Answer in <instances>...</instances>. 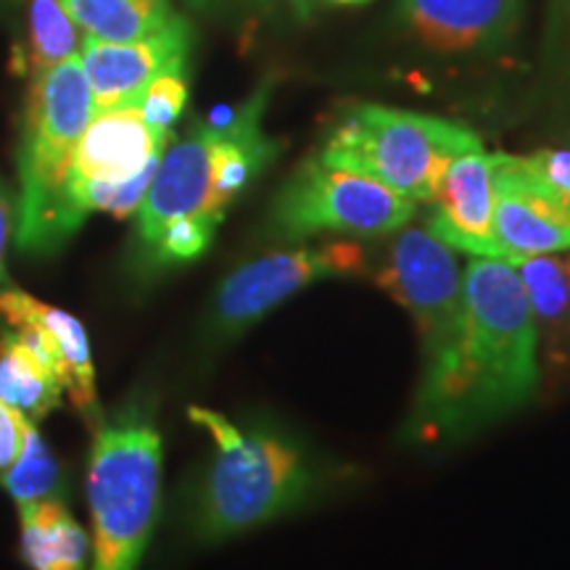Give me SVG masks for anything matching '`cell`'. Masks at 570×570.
<instances>
[{"mask_svg": "<svg viewBox=\"0 0 570 570\" xmlns=\"http://www.w3.org/2000/svg\"><path fill=\"white\" fill-rule=\"evenodd\" d=\"M465 327L452 367L415 399L410 436L425 444L468 436L533 402L541 383L539 336L518 269L475 256L462 269Z\"/></svg>", "mask_w": 570, "mask_h": 570, "instance_id": "1", "label": "cell"}, {"mask_svg": "<svg viewBox=\"0 0 570 570\" xmlns=\"http://www.w3.org/2000/svg\"><path fill=\"white\" fill-rule=\"evenodd\" d=\"M96 106L80 56L32 77L19 146L17 246L51 254L80 230L85 217L71 202L75 154Z\"/></svg>", "mask_w": 570, "mask_h": 570, "instance_id": "2", "label": "cell"}, {"mask_svg": "<svg viewBox=\"0 0 570 570\" xmlns=\"http://www.w3.org/2000/svg\"><path fill=\"white\" fill-rule=\"evenodd\" d=\"M217 454L194 508V537L204 544L244 537L296 510L312 489V468L294 441L273 428L244 431L219 412L190 407Z\"/></svg>", "mask_w": 570, "mask_h": 570, "instance_id": "3", "label": "cell"}, {"mask_svg": "<svg viewBox=\"0 0 570 570\" xmlns=\"http://www.w3.org/2000/svg\"><path fill=\"white\" fill-rule=\"evenodd\" d=\"M161 487V436L140 410L96 431L88 468L90 570H140Z\"/></svg>", "mask_w": 570, "mask_h": 570, "instance_id": "4", "label": "cell"}, {"mask_svg": "<svg viewBox=\"0 0 570 570\" xmlns=\"http://www.w3.org/2000/svg\"><path fill=\"white\" fill-rule=\"evenodd\" d=\"M483 148L470 127L425 114L360 104L341 114L320 159L389 185L415 204H431L446 167Z\"/></svg>", "mask_w": 570, "mask_h": 570, "instance_id": "5", "label": "cell"}, {"mask_svg": "<svg viewBox=\"0 0 570 570\" xmlns=\"http://www.w3.org/2000/svg\"><path fill=\"white\" fill-rule=\"evenodd\" d=\"M375 281L415 323L423 354L415 399L433 394L458 356L465 327L462 269L454 248L428 227H407L396 235Z\"/></svg>", "mask_w": 570, "mask_h": 570, "instance_id": "6", "label": "cell"}, {"mask_svg": "<svg viewBox=\"0 0 570 570\" xmlns=\"http://www.w3.org/2000/svg\"><path fill=\"white\" fill-rule=\"evenodd\" d=\"M417 204L373 177L309 159L275 198L273 225L285 240L320 233L389 235L407 227Z\"/></svg>", "mask_w": 570, "mask_h": 570, "instance_id": "7", "label": "cell"}, {"mask_svg": "<svg viewBox=\"0 0 570 570\" xmlns=\"http://www.w3.org/2000/svg\"><path fill=\"white\" fill-rule=\"evenodd\" d=\"M365 248L354 240H331L323 246H298L273 252L233 269L214 296L212 325L223 336H235L267 312L288 302L306 285L327 277H356L365 273Z\"/></svg>", "mask_w": 570, "mask_h": 570, "instance_id": "8", "label": "cell"}, {"mask_svg": "<svg viewBox=\"0 0 570 570\" xmlns=\"http://www.w3.org/2000/svg\"><path fill=\"white\" fill-rule=\"evenodd\" d=\"M214 159H217V130L198 122L183 140L164 148L154 180L138 209V238L142 248L156 240L175 219L198 217L219 227L225 206L214 188Z\"/></svg>", "mask_w": 570, "mask_h": 570, "instance_id": "9", "label": "cell"}, {"mask_svg": "<svg viewBox=\"0 0 570 570\" xmlns=\"http://www.w3.org/2000/svg\"><path fill=\"white\" fill-rule=\"evenodd\" d=\"M0 317L59 373L71 407L88 423H101L96 367L80 320L17 288H0Z\"/></svg>", "mask_w": 570, "mask_h": 570, "instance_id": "10", "label": "cell"}, {"mask_svg": "<svg viewBox=\"0 0 570 570\" xmlns=\"http://www.w3.org/2000/svg\"><path fill=\"white\" fill-rule=\"evenodd\" d=\"M194 27L175 17L159 32L132 42H104L85 38L80 63L88 77L96 111L135 104L140 92L164 71L188 69Z\"/></svg>", "mask_w": 570, "mask_h": 570, "instance_id": "11", "label": "cell"}, {"mask_svg": "<svg viewBox=\"0 0 570 570\" xmlns=\"http://www.w3.org/2000/svg\"><path fill=\"white\" fill-rule=\"evenodd\" d=\"M494 167L483 148L454 159L441 177L428 230L454 252L494 259Z\"/></svg>", "mask_w": 570, "mask_h": 570, "instance_id": "12", "label": "cell"}, {"mask_svg": "<svg viewBox=\"0 0 570 570\" xmlns=\"http://www.w3.org/2000/svg\"><path fill=\"white\" fill-rule=\"evenodd\" d=\"M410 30L441 53L508 46L523 24V0H399Z\"/></svg>", "mask_w": 570, "mask_h": 570, "instance_id": "13", "label": "cell"}, {"mask_svg": "<svg viewBox=\"0 0 570 570\" xmlns=\"http://www.w3.org/2000/svg\"><path fill=\"white\" fill-rule=\"evenodd\" d=\"M169 142L173 135L156 132L138 104L96 111L77 146L71 180L125 183L159 161Z\"/></svg>", "mask_w": 570, "mask_h": 570, "instance_id": "14", "label": "cell"}, {"mask_svg": "<svg viewBox=\"0 0 570 570\" xmlns=\"http://www.w3.org/2000/svg\"><path fill=\"white\" fill-rule=\"evenodd\" d=\"M529 298L537 325L539 352L552 381L570 377V283L566 259L558 254H541L512 265Z\"/></svg>", "mask_w": 570, "mask_h": 570, "instance_id": "15", "label": "cell"}, {"mask_svg": "<svg viewBox=\"0 0 570 570\" xmlns=\"http://www.w3.org/2000/svg\"><path fill=\"white\" fill-rule=\"evenodd\" d=\"M494 259L515 265L541 254H560L570 248V225L547 212L494 167Z\"/></svg>", "mask_w": 570, "mask_h": 570, "instance_id": "16", "label": "cell"}, {"mask_svg": "<svg viewBox=\"0 0 570 570\" xmlns=\"http://www.w3.org/2000/svg\"><path fill=\"white\" fill-rule=\"evenodd\" d=\"M21 560L30 570H88L90 539L59 499L19 510Z\"/></svg>", "mask_w": 570, "mask_h": 570, "instance_id": "17", "label": "cell"}, {"mask_svg": "<svg viewBox=\"0 0 570 570\" xmlns=\"http://www.w3.org/2000/svg\"><path fill=\"white\" fill-rule=\"evenodd\" d=\"M61 377L17 333L0 336V399L32 420H42L59 407Z\"/></svg>", "mask_w": 570, "mask_h": 570, "instance_id": "18", "label": "cell"}, {"mask_svg": "<svg viewBox=\"0 0 570 570\" xmlns=\"http://www.w3.org/2000/svg\"><path fill=\"white\" fill-rule=\"evenodd\" d=\"M85 38L132 42L167 27L177 13L169 0H61Z\"/></svg>", "mask_w": 570, "mask_h": 570, "instance_id": "19", "label": "cell"}, {"mask_svg": "<svg viewBox=\"0 0 570 570\" xmlns=\"http://www.w3.org/2000/svg\"><path fill=\"white\" fill-rule=\"evenodd\" d=\"M85 35L71 21L61 0H30L27 3L24 46L17 48L13 69L17 75L38 77L56 63L80 56Z\"/></svg>", "mask_w": 570, "mask_h": 570, "instance_id": "20", "label": "cell"}, {"mask_svg": "<svg viewBox=\"0 0 570 570\" xmlns=\"http://www.w3.org/2000/svg\"><path fill=\"white\" fill-rule=\"evenodd\" d=\"M497 169L570 225V151L541 148L529 156L497 154Z\"/></svg>", "mask_w": 570, "mask_h": 570, "instance_id": "21", "label": "cell"}, {"mask_svg": "<svg viewBox=\"0 0 570 570\" xmlns=\"http://www.w3.org/2000/svg\"><path fill=\"white\" fill-rule=\"evenodd\" d=\"M6 491H9L17 508H30V504L46 502V499H59L61 489V468L56 462L51 446L40 436L32 420L24 428V444H21L19 458L13 460L9 470L0 473Z\"/></svg>", "mask_w": 570, "mask_h": 570, "instance_id": "22", "label": "cell"}, {"mask_svg": "<svg viewBox=\"0 0 570 570\" xmlns=\"http://www.w3.org/2000/svg\"><path fill=\"white\" fill-rule=\"evenodd\" d=\"M214 233H217V225L209 223V219H175V223H169L159 235H156L154 244L146 248V256L156 267L180 265V262L198 259V256L209 248Z\"/></svg>", "mask_w": 570, "mask_h": 570, "instance_id": "23", "label": "cell"}, {"mask_svg": "<svg viewBox=\"0 0 570 570\" xmlns=\"http://www.w3.org/2000/svg\"><path fill=\"white\" fill-rule=\"evenodd\" d=\"M138 109L156 132L173 135V127L188 106V69L164 71L140 92Z\"/></svg>", "mask_w": 570, "mask_h": 570, "instance_id": "24", "label": "cell"}, {"mask_svg": "<svg viewBox=\"0 0 570 570\" xmlns=\"http://www.w3.org/2000/svg\"><path fill=\"white\" fill-rule=\"evenodd\" d=\"M30 417L0 399V473L13 465L24 444V428Z\"/></svg>", "mask_w": 570, "mask_h": 570, "instance_id": "25", "label": "cell"}, {"mask_svg": "<svg viewBox=\"0 0 570 570\" xmlns=\"http://www.w3.org/2000/svg\"><path fill=\"white\" fill-rule=\"evenodd\" d=\"M17 230V209H13V198L9 194V185L0 180V288L9 285V269H6V252H9V240Z\"/></svg>", "mask_w": 570, "mask_h": 570, "instance_id": "26", "label": "cell"}, {"mask_svg": "<svg viewBox=\"0 0 570 570\" xmlns=\"http://www.w3.org/2000/svg\"><path fill=\"white\" fill-rule=\"evenodd\" d=\"M554 27H558L560 51L570 59V0H558V17H554Z\"/></svg>", "mask_w": 570, "mask_h": 570, "instance_id": "27", "label": "cell"}, {"mask_svg": "<svg viewBox=\"0 0 570 570\" xmlns=\"http://www.w3.org/2000/svg\"><path fill=\"white\" fill-rule=\"evenodd\" d=\"M188 3L194 6V9H198V11H217L219 6L227 3V0H188Z\"/></svg>", "mask_w": 570, "mask_h": 570, "instance_id": "28", "label": "cell"}, {"mask_svg": "<svg viewBox=\"0 0 570 570\" xmlns=\"http://www.w3.org/2000/svg\"><path fill=\"white\" fill-rule=\"evenodd\" d=\"M325 3H333V6H360V3H367V0H325ZM306 6H309V0H302V11H306Z\"/></svg>", "mask_w": 570, "mask_h": 570, "instance_id": "29", "label": "cell"}, {"mask_svg": "<svg viewBox=\"0 0 570 570\" xmlns=\"http://www.w3.org/2000/svg\"><path fill=\"white\" fill-rule=\"evenodd\" d=\"M17 3H19V0H0V13H9Z\"/></svg>", "mask_w": 570, "mask_h": 570, "instance_id": "30", "label": "cell"}, {"mask_svg": "<svg viewBox=\"0 0 570 570\" xmlns=\"http://www.w3.org/2000/svg\"><path fill=\"white\" fill-rule=\"evenodd\" d=\"M566 273H568V283H570V256H566Z\"/></svg>", "mask_w": 570, "mask_h": 570, "instance_id": "31", "label": "cell"}, {"mask_svg": "<svg viewBox=\"0 0 570 570\" xmlns=\"http://www.w3.org/2000/svg\"><path fill=\"white\" fill-rule=\"evenodd\" d=\"M291 3H294V6H296V9H298V11H302V0H291Z\"/></svg>", "mask_w": 570, "mask_h": 570, "instance_id": "32", "label": "cell"}]
</instances>
